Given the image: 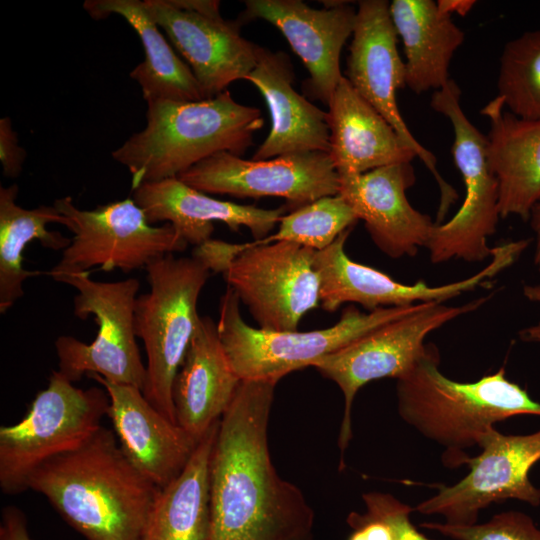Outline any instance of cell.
<instances>
[{
  "instance_id": "obj_21",
  "label": "cell",
  "mask_w": 540,
  "mask_h": 540,
  "mask_svg": "<svg viewBox=\"0 0 540 540\" xmlns=\"http://www.w3.org/2000/svg\"><path fill=\"white\" fill-rule=\"evenodd\" d=\"M131 198L150 224L169 223L187 244L196 247L211 239L214 222H222L234 231L245 226L255 240L264 239L286 209H262L218 200L177 177L143 183L132 190Z\"/></svg>"
},
{
  "instance_id": "obj_11",
  "label": "cell",
  "mask_w": 540,
  "mask_h": 540,
  "mask_svg": "<svg viewBox=\"0 0 540 540\" xmlns=\"http://www.w3.org/2000/svg\"><path fill=\"white\" fill-rule=\"evenodd\" d=\"M68 220L73 233L70 245L59 262L46 274L121 270L130 273L145 269L152 261L182 252L187 242L175 228L165 223L148 222L143 210L132 198L81 210L69 196L53 204Z\"/></svg>"
},
{
  "instance_id": "obj_27",
  "label": "cell",
  "mask_w": 540,
  "mask_h": 540,
  "mask_svg": "<svg viewBox=\"0 0 540 540\" xmlns=\"http://www.w3.org/2000/svg\"><path fill=\"white\" fill-rule=\"evenodd\" d=\"M83 8L96 20L119 15L135 30L145 58L131 71L130 77L139 84L146 102L206 99L189 65L176 55L144 1L86 0Z\"/></svg>"
},
{
  "instance_id": "obj_40",
  "label": "cell",
  "mask_w": 540,
  "mask_h": 540,
  "mask_svg": "<svg viewBox=\"0 0 540 540\" xmlns=\"http://www.w3.org/2000/svg\"><path fill=\"white\" fill-rule=\"evenodd\" d=\"M292 540H314V539H313L312 532H310L304 535H300Z\"/></svg>"
},
{
  "instance_id": "obj_35",
  "label": "cell",
  "mask_w": 540,
  "mask_h": 540,
  "mask_svg": "<svg viewBox=\"0 0 540 540\" xmlns=\"http://www.w3.org/2000/svg\"><path fill=\"white\" fill-rule=\"evenodd\" d=\"M347 523L352 528L348 540H394L390 526L367 512H351Z\"/></svg>"
},
{
  "instance_id": "obj_16",
  "label": "cell",
  "mask_w": 540,
  "mask_h": 540,
  "mask_svg": "<svg viewBox=\"0 0 540 540\" xmlns=\"http://www.w3.org/2000/svg\"><path fill=\"white\" fill-rule=\"evenodd\" d=\"M146 8L189 64L206 99L255 68L258 45L221 16L216 0H144Z\"/></svg>"
},
{
  "instance_id": "obj_6",
  "label": "cell",
  "mask_w": 540,
  "mask_h": 540,
  "mask_svg": "<svg viewBox=\"0 0 540 540\" xmlns=\"http://www.w3.org/2000/svg\"><path fill=\"white\" fill-rule=\"evenodd\" d=\"M109 397L102 387H76L54 370L23 418L0 427V489L13 496L29 489V481L46 462L88 441L108 416Z\"/></svg>"
},
{
  "instance_id": "obj_7",
  "label": "cell",
  "mask_w": 540,
  "mask_h": 540,
  "mask_svg": "<svg viewBox=\"0 0 540 540\" xmlns=\"http://www.w3.org/2000/svg\"><path fill=\"white\" fill-rule=\"evenodd\" d=\"M418 305L383 307L366 313L350 305L331 327L305 332L272 331L254 328L243 320L240 300L228 286L220 300L217 329L240 380L279 381L372 329L414 311Z\"/></svg>"
},
{
  "instance_id": "obj_8",
  "label": "cell",
  "mask_w": 540,
  "mask_h": 540,
  "mask_svg": "<svg viewBox=\"0 0 540 540\" xmlns=\"http://www.w3.org/2000/svg\"><path fill=\"white\" fill-rule=\"evenodd\" d=\"M89 274L76 272L52 277L78 291L73 299L74 315L80 319L92 315L98 325L90 344L68 335L56 339L58 371L73 383L84 375L98 374L111 383L134 386L143 392L147 371L135 330L140 283L136 278L95 281Z\"/></svg>"
},
{
  "instance_id": "obj_23",
  "label": "cell",
  "mask_w": 540,
  "mask_h": 540,
  "mask_svg": "<svg viewBox=\"0 0 540 540\" xmlns=\"http://www.w3.org/2000/svg\"><path fill=\"white\" fill-rule=\"evenodd\" d=\"M240 382L217 323L201 316L173 383L176 423L198 443L226 412Z\"/></svg>"
},
{
  "instance_id": "obj_1",
  "label": "cell",
  "mask_w": 540,
  "mask_h": 540,
  "mask_svg": "<svg viewBox=\"0 0 540 540\" xmlns=\"http://www.w3.org/2000/svg\"><path fill=\"white\" fill-rule=\"evenodd\" d=\"M276 380H241L218 423L209 464L207 540H292L312 532L301 490L277 473L268 426Z\"/></svg>"
},
{
  "instance_id": "obj_34",
  "label": "cell",
  "mask_w": 540,
  "mask_h": 540,
  "mask_svg": "<svg viewBox=\"0 0 540 540\" xmlns=\"http://www.w3.org/2000/svg\"><path fill=\"white\" fill-rule=\"evenodd\" d=\"M26 151L18 144L17 134L9 117L0 120V161L3 174L15 178L21 171Z\"/></svg>"
},
{
  "instance_id": "obj_31",
  "label": "cell",
  "mask_w": 540,
  "mask_h": 540,
  "mask_svg": "<svg viewBox=\"0 0 540 540\" xmlns=\"http://www.w3.org/2000/svg\"><path fill=\"white\" fill-rule=\"evenodd\" d=\"M358 220L341 195L326 196L282 216L275 234L244 243V246L288 241L319 251L332 244L342 232L353 228Z\"/></svg>"
},
{
  "instance_id": "obj_29",
  "label": "cell",
  "mask_w": 540,
  "mask_h": 540,
  "mask_svg": "<svg viewBox=\"0 0 540 540\" xmlns=\"http://www.w3.org/2000/svg\"><path fill=\"white\" fill-rule=\"evenodd\" d=\"M18 186L0 187V312L6 313L23 296V283L27 278L42 274L23 267V251L33 240L53 250H64L71 239L47 225L62 224L68 220L54 205H41L25 209L16 203Z\"/></svg>"
},
{
  "instance_id": "obj_19",
  "label": "cell",
  "mask_w": 540,
  "mask_h": 540,
  "mask_svg": "<svg viewBox=\"0 0 540 540\" xmlns=\"http://www.w3.org/2000/svg\"><path fill=\"white\" fill-rule=\"evenodd\" d=\"M341 195L363 220L376 246L392 258L414 256L426 247L436 223L409 203L406 191L416 181L411 163L379 167L339 177Z\"/></svg>"
},
{
  "instance_id": "obj_32",
  "label": "cell",
  "mask_w": 540,
  "mask_h": 540,
  "mask_svg": "<svg viewBox=\"0 0 540 540\" xmlns=\"http://www.w3.org/2000/svg\"><path fill=\"white\" fill-rule=\"evenodd\" d=\"M421 527L454 540H540V529L530 516L520 511L496 514L483 524L455 526L425 522Z\"/></svg>"
},
{
  "instance_id": "obj_25",
  "label": "cell",
  "mask_w": 540,
  "mask_h": 540,
  "mask_svg": "<svg viewBox=\"0 0 540 540\" xmlns=\"http://www.w3.org/2000/svg\"><path fill=\"white\" fill-rule=\"evenodd\" d=\"M481 114L490 123L487 157L498 181L500 217L529 220L540 203V119L515 116L499 96Z\"/></svg>"
},
{
  "instance_id": "obj_33",
  "label": "cell",
  "mask_w": 540,
  "mask_h": 540,
  "mask_svg": "<svg viewBox=\"0 0 540 540\" xmlns=\"http://www.w3.org/2000/svg\"><path fill=\"white\" fill-rule=\"evenodd\" d=\"M366 512L382 519L391 528L394 540H431L411 522L414 509L391 494L369 492L362 495Z\"/></svg>"
},
{
  "instance_id": "obj_30",
  "label": "cell",
  "mask_w": 540,
  "mask_h": 540,
  "mask_svg": "<svg viewBox=\"0 0 540 540\" xmlns=\"http://www.w3.org/2000/svg\"><path fill=\"white\" fill-rule=\"evenodd\" d=\"M498 95L523 119H540V29L508 41L500 56Z\"/></svg>"
},
{
  "instance_id": "obj_13",
  "label": "cell",
  "mask_w": 540,
  "mask_h": 540,
  "mask_svg": "<svg viewBox=\"0 0 540 540\" xmlns=\"http://www.w3.org/2000/svg\"><path fill=\"white\" fill-rule=\"evenodd\" d=\"M479 447L478 456L463 460L462 464L470 468L464 478L454 485H438L437 493L414 510L440 515L449 525L469 526L494 503L515 499L534 507L540 505V488L529 477L540 460V429L525 435H506L492 427Z\"/></svg>"
},
{
  "instance_id": "obj_28",
  "label": "cell",
  "mask_w": 540,
  "mask_h": 540,
  "mask_svg": "<svg viewBox=\"0 0 540 540\" xmlns=\"http://www.w3.org/2000/svg\"><path fill=\"white\" fill-rule=\"evenodd\" d=\"M218 423L199 441L182 472L159 488L140 540H207L209 464Z\"/></svg>"
},
{
  "instance_id": "obj_14",
  "label": "cell",
  "mask_w": 540,
  "mask_h": 540,
  "mask_svg": "<svg viewBox=\"0 0 540 540\" xmlns=\"http://www.w3.org/2000/svg\"><path fill=\"white\" fill-rule=\"evenodd\" d=\"M239 255L223 273L228 286L262 329L294 331L320 304L316 250L280 241L262 246L238 244Z\"/></svg>"
},
{
  "instance_id": "obj_20",
  "label": "cell",
  "mask_w": 540,
  "mask_h": 540,
  "mask_svg": "<svg viewBox=\"0 0 540 540\" xmlns=\"http://www.w3.org/2000/svg\"><path fill=\"white\" fill-rule=\"evenodd\" d=\"M87 377L106 390L110 401L108 417L132 465L158 488L173 481L199 442L156 409L139 388L111 383L98 374Z\"/></svg>"
},
{
  "instance_id": "obj_26",
  "label": "cell",
  "mask_w": 540,
  "mask_h": 540,
  "mask_svg": "<svg viewBox=\"0 0 540 540\" xmlns=\"http://www.w3.org/2000/svg\"><path fill=\"white\" fill-rule=\"evenodd\" d=\"M389 9L405 52V86L416 94L441 89L464 32L433 0H393Z\"/></svg>"
},
{
  "instance_id": "obj_5",
  "label": "cell",
  "mask_w": 540,
  "mask_h": 540,
  "mask_svg": "<svg viewBox=\"0 0 540 540\" xmlns=\"http://www.w3.org/2000/svg\"><path fill=\"white\" fill-rule=\"evenodd\" d=\"M150 290L136 299L135 330L146 356L145 398L176 422L172 389L198 327V298L210 270L198 258L168 254L146 268Z\"/></svg>"
},
{
  "instance_id": "obj_22",
  "label": "cell",
  "mask_w": 540,
  "mask_h": 540,
  "mask_svg": "<svg viewBox=\"0 0 540 540\" xmlns=\"http://www.w3.org/2000/svg\"><path fill=\"white\" fill-rule=\"evenodd\" d=\"M288 55L258 46L255 68L246 77L263 95L271 116V129L252 160L283 155L330 151L327 112L293 87Z\"/></svg>"
},
{
  "instance_id": "obj_38",
  "label": "cell",
  "mask_w": 540,
  "mask_h": 540,
  "mask_svg": "<svg viewBox=\"0 0 540 540\" xmlns=\"http://www.w3.org/2000/svg\"><path fill=\"white\" fill-rule=\"evenodd\" d=\"M476 2L470 0H439L438 7L445 13L452 15L457 13L461 16L466 15Z\"/></svg>"
},
{
  "instance_id": "obj_2",
  "label": "cell",
  "mask_w": 540,
  "mask_h": 540,
  "mask_svg": "<svg viewBox=\"0 0 540 540\" xmlns=\"http://www.w3.org/2000/svg\"><path fill=\"white\" fill-rule=\"evenodd\" d=\"M29 489L86 540H140L159 490L103 426L79 448L37 469Z\"/></svg>"
},
{
  "instance_id": "obj_18",
  "label": "cell",
  "mask_w": 540,
  "mask_h": 540,
  "mask_svg": "<svg viewBox=\"0 0 540 540\" xmlns=\"http://www.w3.org/2000/svg\"><path fill=\"white\" fill-rule=\"evenodd\" d=\"M245 20L262 19L281 31L309 72L307 87L325 105L343 77L340 55L352 36L356 9L346 1H325L314 9L300 0H246Z\"/></svg>"
},
{
  "instance_id": "obj_17",
  "label": "cell",
  "mask_w": 540,
  "mask_h": 540,
  "mask_svg": "<svg viewBox=\"0 0 540 540\" xmlns=\"http://www.w3.org/2000/svg\"><path fill=\"white\" fill-rule=\"evenodd\" d=\"M203 193L240 198L280 197L292 211L339 194L340 181L329 153L307 152L267 160L216 153L177 177Z\"/></svg>"
},
{
  "instance_id": "obj_36",
  "label": "cell",
  "mask_w": 540,
  "mask_h": 540,
  "mask_svg": "<svg viewBox=\"0 0 540 540\" xmlns=\"http://www.w3.org/2000/svg\"><path fill=\"white\" fill-rule=\"evenodd\" d=\"M0 540H32L26 516L16 506L8 505L2 509Z\"/></svg>"
},
{
  "instance_id": "obj_10",
  "label": "cell",
  "mask_w": 540,
  "mask_h": 540,
  "mask_svg": "<svg viewBox=\"0 0 540 540\" xmlns=\"http://www.w3.org/2000/svg\"><path fill=\"white\" fill-rule=\"evenodd\" d=\"M461 90L450 79L434 91L430 105L451 123L452 155L461 173L465 197L457 213L436 224L426 248L433 263L452 258L480 262L491 257L487 239L495 233L500 218L498 181L487 157V137L467 118L460 104Z\"/></svg>"
},
{
  "instance_id": "obj_15",
  "label": "cell",
  "mask_w": 540,
  "mask_h": 540,
  "mask_svg": "<svg viewBox=\"0 0 540 540\" xmlns=\"http://www.w3.org/2000/svg\"><path fill=\"white\" fill-rule=\"evenodd\" d=\"M389 6L386 0L358 2L345 77L433 174L440 190L436 220L442 222L458 194L438 172L435 156L416 140L400 114L396 92L405 87V63L397 49Z\"/></svg>"
},
{
  "instance_id": "obj_37",
  "label": "cell",
  "mask_w": 540,
  "mask_h": 540,
  "mask_svg": "<svg viewBox=\"0 0 540 540\" xmlns=\"http://www.w3.org/2000/svg\"><path fill=\"white\" fill-rule=\"evenodd\" d=\"M523 295L531 302L540 304V282L526 284L523 287ZM520 338L529 343H540V320L519 332Z\"/></svg>"
},
{
  "instance_id": "obj_39",
  "label": "cell",
  "mask_w": 540,
  "mask_h": 540,
  "mask_svg": "<svg viewBox=\"0 0 540 540\" xmlns=\"http://www.w3.org/2000/svg\"><path fill=\"white\" fill-rule=\"evenodd\" d=\"M531 227L535 234L534 262L540 271V203L533 209L530 217Z\"/></svg>"
},
{
  "instance_id": "obj_12",
  "label": "cell",
  "mask_w": 540,
  "mask_h": 540,
  "mask_svg": "<svg viewBox=\"0 0 540 540\" xmlns=\"http://www.w3.org/2000/svg\"><path fill=\"white\" fill-rule=\"evenodd\" d=\"M351 230H345L328 247L315 252L313 266L320 282V304L328 312L336 311L344 303H357L368 312L421 302L444 303L463 292L486 285L517 261L531 242L520 239L493 247L490 262L475 275L445 285L430 286L423 280L414 284L397 282L373 267L350 259L345 252V243Z\"/></svg>"
},
{
  "instance_id": "obj_3",
  "label": "cell",
  "mask_w": 540,
  "mask_h": 540,
  "mask_svg": "<svg viewBox=\"0 0 540 540\" xmlns=\"http://www.w3.org/2000/svg\"><path fill=\"white\" fill-rule=\"evenodd\" d=\"M433 344L408 374L397 380L400 417L421 435L445 448L444 464L463 463L465 449L479 446L497 422L520 415L540 416V403L506 377L504 367L475 382H458L439 368Z\"/></svg>"
},
{
  "instance_id": "obj_24",
  "label": "cell",
  "mask_w": 540,
  "mask_h": 540,
  "mask_svg": "<svg viewBox=\"0 0 540 540\" xmlns=\"http://www.w3.org/2000/svg\"><path fill=\"white\" fill-rule=\"evenodd\" d=\"M329 155L339 177L411 163L415 151L343 76L329 101Z\"/></svg>"
},
{
  "instance_id": "obj_4",
  "label": "cell",
  "mask_w": 540,
  "mask_h": 540,
  "mask_svg": "<svg viewBox=\"0 0 540 540\" xmlns=\"http://www.w3.org/2000/svg\"><path fill=\"white\" fill-rule=\"evenodd\" d=\"M264 124L261 111L228 90L200 101L147 102L146 125L112 152L131 174L132 190L178 177L219 152L241 156Z\"/></svg>"
},
{
  "instance_id": "obj_9",
  "label": "cell",
  "mask_w": 540,
  "mask_h": 540,
  "mask_svg": "<svg viewBox=\"0 0 540 540\" xmlns=\"http://www.w3.org/2000/svg\"><path fill=\"white\" fill-rule=\"evenodd\" d=\"M487 300L482 297L456 307L421 302L414 311L372 329L312 363L311 367L335 382L344 396L338 437L341 469L344 451L352 439V405L358 391L373 380L404 377L424 354L425 339L432 331L478 309Z\"/></svg>"
}]
</instances>
